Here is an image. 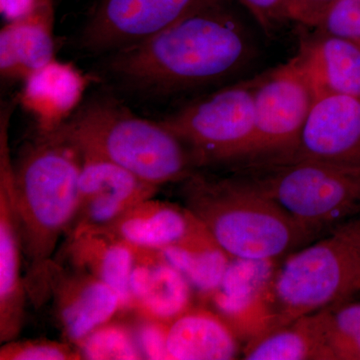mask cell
Wrapping results in <instances>:
<instances>
[{
	"mask_svg": "<svg viewBox=\"0 0 360 360\" xmlns=\"http://www.w3.org/2000/svg\"><path fill=\"white\" fill-rule=\"evenodd\" d=\"M331 360H360V302L321 310Z\"/></svg>",
	"mask_w": 360,
	"mask_h": 360,
	"instance_id": "23",
	"label": "cell"
},
{
	"mask_svg": "<svg viewBox=\"0 0 360 360\" xmlns=\"http://www.w3.org/2000/svg\"><path fill=\"white\" fill-rule=\"evenodd\" d=\"M59 130L80 153L155 186L182 182L198 167L191 149L167 125L139 117L108 97L90 101Z\"/></svg>",
	"mask_w": 360,
	"mask_h": 360,
	"instance_id": "4",
	"label": "cell"
},
{
	"mask_svg": "<svg viewBox=\"0 0 360 360\" xmlns=\"http://www.w3.org/2000/svg\"><path fill=\"white\" fill-rule=\"evenodd\" d=\"M255 52L248 28L227 0H207L148 39L112 52L106 66L130 89L174 96L238 75Z\"/></svg>",
	"mask_w": 360,
	"mask_h": 360,
	"instance_id": "1",
	"label": "cell"
},
{
	"mask_svg": "<svg viewBox=\"0 0 360 360\" xmlns=\"http://www.w3.org/2000/svg\"><path fill=\"white\" fill-rule=\"evenodd\" d=\"M39 0H0V11L8 21L18 20L37 6Z\"/></svg>",
	"mask_w": 360,
	"mask_h": 360,
	"instance_id": "30",
	"label": "cell"
},
{
	"mask_svg": "<svg viewBox=\"0 0 360 360\" xmlns=\"http://www.w3.org/2000/svg\"><path fill=\"white\" fill-rule=\"evenodd\" d=\"M51 298L65 340L77 347L122 309L120 296L89 272L56 262Z\"/></svg>",
	"mask_w": 360,
	"mask_h": 360,
	"instance_id": "12",
	"label": "cell"
},
{
	"mask_svg": "<svg viewBox=\"0 0 360 360\" xmlns=\"http://www.w3.org/2000/svg\"><path fill=\"white\" fill-rule=\"evenodd\" d=\"M314 30L360 42V0H336Z\"/></svg>",
	"mask_w": 360,
	"mask_h": 360,
	"instance_id": "26",
	"label": "cell"
},
{
	"mask_svg": "<svg viewBox=\"0 0 360 360\" xmlns=\"http://www.w3.org/2000/svg\"><path fill=\"white\" fill-rule=\"evenodd\" d=\"M191 286L186 277L168 264L160 251L135 248L130 277L132 309L146 319L168 322L186 311L191 307Z\"/></svg>",
	"mask_w": 360,
	"mask_h": 360,
	"instance_id": "16",
	"label": "cell"
},
{
	"mask_svg": "<svg viewBox=\"0 0 360 360\" xmlns=\"http://www.w3.org/2000/svg\"><path fill=\"white\" fill-rule=\"evenodd\" d=\"M336 0H290L291 22L314 28Z\"/></svg>",
	"mask_w": 360,
	"mask_h": 360,
	"instance_id": "29",
	"label": "cell"
},
{
	"mask_svg": "<svg viewBox=\"0 0 360 360\" xmlns=\"http://www.w3.org/2000/svg\"><path fill=\"white\" fill-rule=\"evenodd\" d=\"M52 0H39L32 13L8 21L0 32L2 77L22 79L54 58Z\"/></svg>",
	"mask_w": 360,
	"mask_h": 360,
	"instance_id": "17",
	"label": "cell"
},
{
	"mask_svg": "<svg viewBox=\"0 0 360 360\" xmlns=\"http://www.w3.org/2000/svg\"><path fill=\"white\" fill-rule=\"evenodd\" d=\"M144 359H168L167 345V322L146 319L136 335Z\"/></svg>",
	"mask_w": 360,
	"mask_h": 360,
	"instance_id": "28",
	"label": "cell"
},
{
	"mask_svg": "<svg viewBox=\"0 0 360 360\" xmlns=\"http://www.w3.org/2000/svg\"><path fill=\"white\" fill-rule=\"evenodd\" d=\"M135 248L217 245L202 224L186 206L155 200L142 201L103 231Z\"/></svg>",
	"mask_w": 360,
	"mask_h": 360,
	"instance_id": "14",
	"label": "cell"
},
{
	"mask_svg": "<svg viewBox=\"0 0 360 360\" xmlns=\"http://www.w3.org/2000/svg\"><path fill=\"white\" fill-rule=\"evenodd\" d=\"M82 162V153L58 129L39 132L13 165L26 291L35 309L51 300L56 250L75 215Z\"/></svg>",
	"mask_w": 360,
	"mask_h": 360,
	"instance_id": "2",
	"label": "cell"
},
{
	"mask_svg": "<svg viewBox=\"0 0 360 360\" xmlns=\"http://www.w3.org/2000/svg\"><path fill=\"white\" fill-rule=\"evenodd\" d=\"M359 292L360 215L286 257L262 293L269 315L264 329L349 302Z\"/></svg>",
	"mask_w": 360,
	"mask_h": 360,
	"instance_id": "5",
	"label": "cell"
},
{
	"mask_svg": "<svg viewBox=\"0 0 360 360\" xmlns=\"http://www.w3.org/2000/svg\"><path fill=\"white\" fill-rule=\"evenodd\" d=\"M160 253L186 277L191 285L203 293L212 295L219 290L229 269V257L217 245L168 248Z\"/></svg>",
	"mask_w": 360,
	"mask_h": 360,
	"instance_id": "22",
	"label": "cell"
},
{
	"mask_svg": "<svg viewBox=\"0 0 360 360\" xmlns=\"http://www.w3.org/2000/svg\"><path fill=\"white\" fill-rule=\"evenodd\" d=\"M297 56L317 96H360V42L314 30L300 39Z\"/></svg>",
	"mask_w": 360,
	"mask_h": 360,
	"instance_id": "19",
	"label": "cell"
},
{
	"mask_svg": "<svg viewBox=\"0 0 360 360\" xmlns=\"http://www.w3.org/2000/svg\"><path fill=\"white\" fill-rule=\"evenodd\" d=\"M90 80L75 66L56 59L23 80L20 104L34 117L39 134L54 131L70 120Z\"/></svg>",
	"mask_w": 360,
	"mask_h": 360,
	"instance_id": "15",
	"label": "cell"
},
{
	"mask_svg": "<svg viewBox=\"0 0 360 360\" xmlns=\"http://www.w3.org/2000/svg\"><path fill=\"white\" fill-rule=\"evenodd\" d=\"M11 106L0 115V341L18 340L28 300L8 143Z\"/></svg>",
	"mask_w": 360,
	"mask_h": 360,
	"instance_id": "11",
	"label": "cell"
},
{
	"mask_svg": "<svg viewBox=\"0 0 360 360\" xmlns=\"http://www.w3.org/2000/svg\"><path fill=\"white\" fill-rule=\"evenodd\" d=\"M184 206L220 250L240 262H270L314 236L271 200L236 176L193 172L182 181Z\"/></svg>",
	"mask_w": 360,
	"mask_h": 360,
	"instance_id": "3",
	"label": "cell"
},
{
	"mask_svg": "<svg viewBox=\"0 0 360 360\" xmlns=\"http://www.w3.org/2000/svg\"><path fill=\"white\" fill-rule=\"evenodd\" d=\"M233 176L264 194L314 238L360 215V167L312 158L238 165Z\"/></svg>",
	"mask_w": 360,
	"mask_h": 360,
	"instance_id": "6",
	"label": "cell"
},
{
	"mask_svg": "<svg viewBox=\"0 0 360 360\" xmlns=\"http://www.w3.org/2000/svg\"><path fill=\"white\" fill-rule=\"evenodd\" d=\"M248 360H331L321 312L258 333L243 350Z\"/></svg>",
	"mask_w": 360,
	"mask_h": 360,
	"instance_id": "21",
	"label": "cell"
},
{
	"mask_svg": "<svg viewBox=\"0 0 360 360\" xmlns=\"http://www.w3.org/2000/svg\"><path fill=\"white\" fill-rule=\"evenodd\" d=\"M82 155L77 207L63 245L103 231L130 208L153 198L160 188L110 161Z\"/></svg>",
	"mask_w": 360,
	"mask_h": 360,
	"instance_id": "9",
	"label": "cell"
},
{
	"mask_svg": "<svg viewBox=\"0 0 360 360\" xmlns=\"http://www.w3.org/2000/svg\"><path fill=\"white\" fill-rule=\"evenodd\" d=\"M77 347L84 359H144L136 335L111 321L92 331Z\"/></svg>",
	"mask_w": 360,
	"mask_h": 360,
	"instance_id": "24",
	"label": "cell"
},
{
	"mask_svg": "<svg viewBox=\"0 0 360 360\" xmlns=\"http://www.w3.org/2000/svg\"><path fill=\"white\" fill-rule=\"evenodd\" d=\"M70 266L84 270L110 285L120 296L122 309H132L130 277L135 248L105 231H94L63 243L56 255Z\"/></svg>",
	"mask_w": 360,
	"mask_h": 360,
	"instance_id": "20",
	"label": "cell"
},
{
	"mask_svg": "<svg viewBox=\"0 0 360 360\" xmlns=\"http://www.w3.org/2000/svg\"><path fill=\"white\" fill-rule=\"evenodd\" d=\"M255 79V135L245 158L234 167L288 158L316 101L314 84L297 54Z\"/></svg>",
	"mask_w": 360,
	"mask_h": 360,
	"instance_id": "8",
	"label": "cell"
},
{
	"mask_svg": "<svg viewBox=\"0 0 360 360\" xmlns=\"http://www.w3.org/2000/svg\"><path fill=\"white\" fill-rule=\"evenodd\" d=\"M255 77L195 99L162 120L191 149L198 167L238 165L255 129Z\"/></svg>",
	"mask_w": 360,
	"mask_h": 360,
	"instance_id": "7",
	"label": "cell"
},
{
	"mask_svg": "<svg viewBox=\"0 0 360 360\" xmlns=\"http://www.w3.org/2000/svg\"><path fill=\"white\" fill-rule=\"evenodd\" d=\"M257 21L266 35L291 22L290 0H236Z\"/></svg>",
	"mask_w": 360,
	"mask_h": 360,
	"instance_id": "27",
	"label": "cell"
},
{
	"mask_svg": "<svg viewBox=\"0 0 360 360\" xmlns=\"http://www.w3.org/2000/svg\"><path fill=\"white\" fill-rule=\"evenodd\" d=\"M82 352L68 341L14 340L0 347V360H80Z\"/></svg>",
	"mask_w": 360,
	"mask_h": 360,
	"instance_id": "25",
	"label": "cell"
},
{
	"mask_svg": "<svg viewBox=\"0 0 360 360\" xmlns=\"http://www.w3.org/2000/svg\"><path fill=\"white\" fill-rule=\"evenodd\" d=\"M296 158L360 167V96H317L297 146L284 160Z\"/></svg>",
	"mask_w": 360,
	"mask_h": 360,
	"instance_id": "13",
	"label": "cell"
},
{
	"mask_svg": "<svg viewBox=\"0 0 360 360\" xmlns=\"http://www.w3.org/2000/svg\"><path fill=\"white\" fill-rule=\"evenodd\" d=\"M165 345L172 360H229L240 352L238 333L227 319L200 307L167 322Z\"/></svg>",
	"mask_w": 360,
	"mask_h": 360,
	"instance_id": "18",
	"label": "cell"
},
{
	"mask_svg": "<svg viewBox=\"0 0 360 360\" xmlns=\"http://www.w3.org/2000/svg\"><path fill=\"white\" fill-rule=\"evenodd\" d=\"M207 0H97L79 44L91 53H112L172 25Z\"/></svg>",
	"mask_w": 360,
	"mask_h": 360,
	"instance_id": "10",
	"label": "cell"
}]
</instances>
